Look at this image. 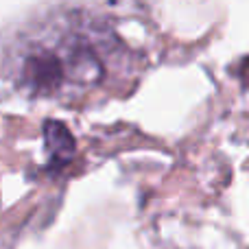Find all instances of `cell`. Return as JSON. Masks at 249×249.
<instances>
[{
  "label": "cell",
  "mask_w": 249,
  "mask_h": 249,
  "mask_svg": "<svg viewBox=\"0 0 249 249\" xmlns=\"http://www.w3.org/2000/svg\"><path fill=\"white\" fill-rule=\"evenodd\" d=\"M44 142H46V158H48V168L59 171L66 168L74 158V144L72 133L68 131L64 123L59 121H46L44 123Z\"/></svg>",
  "instance_id": "cell-1"
}]
</instances>
